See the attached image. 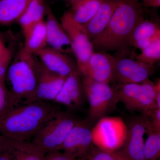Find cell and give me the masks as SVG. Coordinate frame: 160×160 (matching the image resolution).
I'll list each match as a JSON object with an SVG mask.
<instances>
[{"mask_svg": "<svg viewBox=\"0 0 160 160\" xmlns=\"http://www.w3.org/2000/svg\"><path fill=\"white\" fill-rule=\"evenodd\" d=\"M92 129L89 122L78 119L66 137L60 151L75 158H84L94 146Z\"/></svg>", "mask_w": 160, "mask_h": 160, "instance_id": "obj_10", "label": "cell"}, {"mask_svg": "<svg viewBox=\"0 0 160 160\" xmlns=\"http://www.w3.org/2000/svg\"><path fill=\"white\" fill-rule=\"evenodd\" d=\"M147 122V117L142 115L132 119L127 125L126 140L118 151L128 160H144V135Z\"/></svg>", "mask_w": 160, "mask_h": 160, "instance_id": "obj_11", "label": "cell"}, {"mask_svg": "<svg viewBox=\"0 0 160 160\" xmlns=\"http://www.w3.org/2000/svg\"><path fill=\"white\" fill-rule=\"evenodd\" d=\"M155 97L157 107L160 109V79L155 83Z\"/></svg>", "mask_w": 160, "mask_h": 160, "instance_id": "obj_32", "label": "cell"}, {"mask_svg": "<svg viewBox=\"0 0 160 160\" xmlns=\"http://www.w3.org/2000/svg\"><path fill=\"white\" fill-rule=\"evenodd\" d=\"M144 18L139 0H122L106 29L92 42L93 50L116 51L122 57L132 53L129 39L136 26Z\"/></svg>", "mask_w": 160, "mask_h": 160, "instance_id": "obj_1", "label": "cell"}, {"mask_svg": "<svg viewBox=\"0 0 160 160\" xmlns=\"http://www.w3.org/2000/svg\"><path fill=\"white\" fill-rule=\"evenodd\" d=\"M14 45L12 42L8 46L7 51L0 58V77L5 74L8 67L11 63L15 53Z\"/></svg>", "mask_w": 160, "mask_h": 160, "instance_id": "obj_28", "label": "cell"}, {"mask_svg": "<svg viewBox=\"0 0 160 160\" xmlns=\"http://www.w3.org/2000/svg\"><path fill=\"white\" fill-rule=\"evenodd\" d=\"M159 38V25L144 18L134 28L129 39V44L131 47L142 51Z\"/></svg>", "mask_w": 160, "mask_h": 160, "instance_id": "obj_17", "label": "cell"}, {"mask_svg": "<svg viewBox=\"0 0 160 160\" xmlns=\"http://www.w3.org/2000/svg\"><path fill=\"white\" fill-rule=\"evenodd\" d=\"M9 34H6V33H4V32H0V37H2L9 38Z\"/></svg>", "mask_w": 160, "mask_h": 160, "instance_id": "obj_36", "label": "cell"}, {"mask_svg": "<svg viewBox=\"0 0 160 160\" xmlns=\"http://www.w3.org/2000/svg\"><path fill=\"white\" fill-rule=\"evenodd\" d=\"M147 118L148 136L144 143V160H158L160 157V131L153 129Z\"/></svg>", "mask_w": 160, "mask_h": 160, "instance_id": "obj_24", "label": "cell"}, {"mask_svg": "<svg viewBox=\"0 0 160 160\" xmlns=\"http://www.w3.org/2000/svg\"><path fill=\"white\" fill-rule=\"evenodd\" d=\"M46 6L44 0H32L17 22L25 34L33 26L44 21Z\"/></svg>", "mask_w": 160, "mask_h": 160, "instance_id": "obj_22", "label": "cell"}, {"mask_svg": "<svg viewBox=\"0 0 160 160\" xmlns=\"http://www.w3.org/2000/svg\"><path fill=\"white\" fill-rule=\"evenodd\" d=\"M13 107L6 84V74L0 77V116Z\"/></svg>", "mask_w": 160, "mask_h": 160, "instance_id": "obj_27", "label": "cell"}, {"mask_svg": "<svg viewBox=\"0 0 160 160\" xmlns=\"http://www.w3.org/2000/svg\"><path fill=\"white\" fill-rule=\"evenodd\" d=\"M82 160H128L118 151H109L93 146L91 151Z\"/></svg>", "mask_w": 160, "mask_h": 160, "instance_id": "obj_26", "label": "cell"}, {"mask_svg": "<svg viewBox=\"0 0 160 160\" xmlns=\"http://www.w3.org/2000/svg\"><path fill=\"white\" fill-rule=\"evenodd\" d=\"M67 78L49 71L39 60L37 84L32 102L53 103Z\"/></svg>", "mask_w": 160, "mask_h": 160, "instance_id": "obj_12", "label": "cell"}, {"mask_svg": "<svg viewBox=\"0 0 160 160\" xmlns=\"http://www.w3.org/2000/svg\"><path fill=\"white\" fill-rule=\"evenodd\" d=\"M45 160H82L61 151L51 152L46 153Z\"/></svg>", "mask_w": 160, "mask_h": 160, "instance_id": "obj_29", "label": "cell"}, {"mask_svg": "<svg viewBox=\"0 0 160 160\" xmlns=\"http://www.w3.org/2000/svg\"><path fill=\"white\" fill-rule=\"evenodd\" d=\"M127 132V125L121 118L104 117L92 129L93 145L106 151H118L124 145Z\"/></svg>", "mask_w": 160, "mask_h": 160, "instance_id": "obj_7", "label": "cell"}, {"mask_svg": "<svg viewBox=\"0 0 160 160\" xmlns=\"http://www.w3.org/2000/svg\"><path fill=\"white\" fill-rule=\"evenodd\" d=\"M143 7L158 8L160 6V0H141Z\"/></svg>", "mask_w": 160, "mask_h": 160, "instance_id": "obj_31", "label": "cell"}, {"mask_svg": "<svg viewBox=\"0 0 160 160\" xmlns=\"http://www.w3.org/2000/svg\"><path fill=\"white\" fill-rule=\"evenodd\" d=\"M25 38L22 49L27 53L37 56L47 47V35L45 20L33 26L24 34Z\"/></svg>", "mask_w": 160, "mask_h": 160, "instance_id": "obj_20", "label": "cell"}, {"mask_svg": "<svg viewBox=\"0 0 160 160\" xmlns=\"http://www.w3.org/2000/svg\"><path fill=\"white\" fill-rule=\"evenodd\" d=\"M60 22L69 37L70 47L76 58L78 72L86 65L94 52L92 43L83 24L76 21L69 11L63 13Z\"/></svg>", "mask_w": 160, "mask_h": 160, "instance_id": "obj_8", "label": "cell"}, {"mask_svg": "<svg viewBox=\"0 0 160 160\" xmlns=\"http://www.w3.org/2000/svg\"><path fill=\"white\" fill-rule=\"evenodd\" d=\"M5 152L9 155L11 160H45L46 154V152L31 142L8 138Z\"/></svg>", "mask_w": 160, "mask_h": 160, "instance_id": "obj_18", "label": "cell"}, {"mask_svg": "<svg viewBox=\"0 0 160 160\" xmlns=\"http://www.w3.org/2000/svg\"><path fill=\"white\" fill-rule=\"evenodd\" d=\"M114 57L105 52H93L86 65L78 71L86 76L100 82L113 81Z\"/></svg>", "mask_w": 160, "mask_h": 160, "instance_id": "obj_13", "label": "cell"}, {"mask_svg": "<svg viewBox=\"0 0 160 160\" xmlns=\"http://www.w3.org/2000/svg\"><path fill=\"white\" fill-rule=\"evenodd\" d=\"M78 120L71 113L59 110L40 129L31 142L46 153L60 151L66 137Z\"/></svg>", "mask_w": 160, "mask_h": 160, "instance_id": "obj_5", "label": "cell"}, {"mask_svg": "<svg viewBox=\"0 0 160 160\" xmlns=\"http://www.w3.org/2000/svg\"><path fill=\"white\" fill-rule=\"evenodd\" d=\"M46 24L47 45L49 47L66 53L65 46H70L69 37L49 6H46Z\"/></svg>", "mask_w": 160, "mask_h": 160, "instance_id": "obj_19", "label": "cell"}, {"mask_svg": "<svg viewBox=\"0 0 160 160\" xmlns=\"http://www.w3.org/2000/svg\"><path fill=\"white\" fill-rule=\"evenodd\" d=\"M69 10L76 21L84 24L89 22L97 11L103 0H67Z\"/></svg>", "mask_w": 160, "mask_h": 160, "instance_id": "obj_23", "label": "cell"}, {"mask_svg": "<svg viewBox=\"0 0 160 160\" xmlns=\"http://www.w3.org/2000/svg\"><path fill=\"white\" fill-rule=\"evenodd\" d=\"M118 102L130 111H138L148 116L158 108L155 97V83L149 79L142 83L119 84L112 87Z\"/></svg>", "mask_w": 160, "mask_h": 160, "instance_id": "obj_4", "label": "cell"}, {"mask_svg": "<svg viewBox=\"0 0 160 160\" xmlns=\"http://www.w3.org/2000/svg\"><path fill=\"white\" fill-rule=\"evenodd\" d=\"M7 138L0 134V154L6 151Z\"/></svg>", "mask_w": 160, "mask_h": 160, "instance_id": "obj_34", "label": "cell"}, {"mask_svg": "<svg viewBox=\"0 0 160 160\" xmlns=\"http://www.w3.org/2000/svg\"><path fill=\"white\" fill-rule=\"evenodd\" d=\"M9 38L0 37V58L3 56L8 49V46H6V40Z\"/></svg>", "mask_w": 160, "mask_h": 160, "instance_id": "obj_33", "label": "cell"}, {"mask_svg": "<svg viewBox=\"0 0 160 160\" xmlns=\"http://www.w3.org/2000/svg\"><path fill=\"white\" fill-rule=\"evenodd\" d=\"M43 66L52 72L68 77L78 71L76 63L66 53L46 47L37 54Z\"/></svg>", "mask_w": 160, "mask_h": 160, "instance_id": "obj_14", "label": "cell"}, {"mask_svg": "<svg viewBox=\"0 0 160 160\" xmlns=\"http://www.w3.org/2000/svg\"><path fill=\"white\" fill-rule=\"evenodd\" d=\"M114 57L113 81L119 84L142 83L155 73L154 65L145 64L126 57Z\"/></svg>", "mask_w": 160, "mask_h": 160, "instance_id": "obj_9", "label": "cell"}, {"mask_svg": "<svg viewBox=\"0 0 160 160\" xmlns=\"http://www.w3.org/2000/svg\"><path fill=\"white\" fill-rule=\"evenodd\" d=\"M0 160H11L9 155L6 152H2L0 154Z\"/></svg>", "mask_w": 160, "mask_h": 160, "instance_id": "obj_35", "label": "cell"}, {"mask_svg": "<svg viewBox=\"0 0 160 160\" xmlns=\"http://www.w3.org/2000/svg\"><path fill=\"white\" fill-rule=\"evenodd\" d=\"M59 110L54 103H22L0 116V134L30 142L40 129Z\"/></svg>", "mask_w": 160, "mask_h": 160, "instance_id": "obj_2", "label": "cell"}, {"mask_svg": "<svg viewBox=\"0 0 160 160\" xmlns=\"http://www.w3.org/2000/svg\"><path fill=\"white\" fill-rule=\"evenodd\" d=\"M32 0H0V26H8L24 13Z\"/></svg>", "mask_w": 160, "mask_h": 160, "instance_id": "obj_21", "label": "cell"}, {"mask_svg": "<svg viewBox=\"0 0 160 160\" xmlns=\"http://www.w3.org/2000/svg\"><path fill=\"white\" fill-rule=\"evenodd\" d=\"M38 61L22 48L14 55L6 73L13 107L32 102L37 84Z\"/></svg>", "mask_w": 160, "mask_h": 160, "instance_id": "obj_3", "label": "cell"}, {"mask_svg": "<svg viewBox=\"0 0 160 160\" xmlns=\"http://www.w3.org/2000/svg\"><path fill=\"white\" fill-rule=\"evenodd\" d=\"M141 51L142 53L136 56L137 60L145 64L154 65L160 59V38Z\"/></svg>", "mask_w": 160, "mask_h": 160, "instance_id": "obj_25", "label": "cell"}, {"mask_svg": "<svg viewBox=\"0 0 160 160\" xmlns=\"http://www.w3.org/2000/svg\"><path fill=\"white\" fill-rule=\"evenodd\" d=\"M81 78L84 95L89 103L88 122H96L113 110L119 102L108 83L97 82L86 76H81Z\"/></svg>", "mask_w": 160, "mask_h": 160, "instance_id": "obj_6", "label": "cell"}, {"mask_svg": "<svg viewBox=\"0 0 160 160\" xmlns=\"http://www.w3.org/2000/svg\"><path fill=\"white\" fill-rule=\"evenodd\" d=\"M81 160H82V159H81Z\"/></svg>", "mask_w": 160, "mask_h": 160, "instance_id": "obj_37", "label": "cell"}, {"mask_svg": "<svg viewBox=\"0 0 160 160\" xmlns=\"http://www.w3.org/2000/svg\"><path fill=\"white\" fill-rule=\"evenodd\" d=\"M149 122L153 129L160 131V109L156 108L150 112L148 116Z\"/></svg>", "mask_w": 160, "mask_h": 160, "instance_id": "obj_30", "label": "cell"}, {"mask_svg": "<svg viewBox=\"0 0 160 160\" xmlns=\"http://www.w3.org/2000/svg\"><path fill=\"white\" fill-rule=\"evenodd\" d=\"M122 1L103 0L94 16L89 22L83 24L91 42L106 29Z\"/></svg>", "mask_w": 160, "mask_h": 160, "instance_id": "obj_16", "label": "cell"}, {"mask_svg": "<svg viewBox=\"0 0 160 160\" xmlns=\"http://www.w3.org/2000/svg\"><path fill=\"white\" fill-rule=\"evenodd\" d=\"M84 95L82 78L77 71L67 77L53 103L76 109L82 104Z\"/></svg>", "mask_w": 160, "mask_h": 160, "instance_id": "obj_15", "label": "cell"}]
</instances>
